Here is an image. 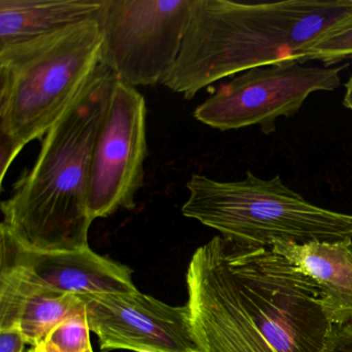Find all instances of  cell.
<instances>
[{
    "label": "cell",
    "instance_id": "5b68a950",
    "mask_svg": "<svg viewBox=\"0 0 352 352\" xmlns=\"http://www.w3.org/2000/svg\"><path fill=\"white\" fill-rule=\"evenodd\" d=\"M187 189L183 215L242 246L352 239V215L313 205L280 176L261 179L247 172L243 180L222 182L193 174Z\"/></svg>",
    "mask_w": 352,
    "mask_h": 352
},
{
    "label": "cell",
    "instance_id": "ffe728a7",
    "mask_svg": "<svg viewBox=\"0 0 352 352\" xmlns=\"http://www.w3.org/2000/svg\"><path fill=\"white\" fill-rule=\"evenodd\" d=\"M28 352H41L40 349H38V346L36 347H30V350H28Z\"/></svg>",
    "mask_w": 352,
    "mask_h": 352
},
{
    "label": "cell",
    "instance_id": "d6986e66",
    "mask_svg": "<svg viewBox=\"0 0 352 352\" xmlns=\"http://www.w3.org/2000/svg\"><path fill=\"white\" fill-rule=\"evenodd\" d=\"M38 349H40L41 352H59L57 351L56 349H54V348L52 347V346L49 345V344L45 343V342H43V343H41L40 345L38 346ZM84 352H94V350H92V347L89 348V349L86 350V351Z\"/></svg>",
    "mask_w": 352,
    "mask_h": 352
},
{
    "label": "cell",
    "instance_id": "7c38bea8",
    "mask_svg": "<svg viewBox=\"0 0 352 352\" xmlns=\"http://www.w3.org/2000/svg\"><path fill=\"white\" fill-rule=\"evenodd\" d=\"M272 248L316 282L323 312L333 325L352 321V239L276 242Z\"/></svg>",
    "mask_w": 352,
    "mask_h": 352
},
{
    "label": "cell",
    "instance_id": "8992f818",
    "mask_svg": "<svg viewBox=\"0 0 352 352\" xmlns=\"http://www.w3.org/2000/svg\"><path fill=\"white\" fill-rule=\"evenodd\" d=\"M195 0H107L100 65L127 85L164 84L176 65Z\"/></svg>",
    "mask_w": 352,
    "mask_h": 352
},
{
    "label": "cell",
    "instance_id": "9c48e42d",
    "mask_svg": "<svg viewBox=\"0 0 352 352\" xmlns=\"http://www.w3.org/2000/svg\"><path fill=\"white\" fill-rule=\"evenodd\" d=\"M81 298L102 352H197L187 305L170 306L139 290Z\"/></svg>",
    "mask_w": 352,
    "mask_h": 352
},
{
    "label": "cell",
    "instance_id": "4fadbf2b",
    "mask_svg": "<svg viewBox=\"0 0 352 352\" xmlns=\"http://www.w3.org/2000/svg\"><path fill=\"white\" fill-rule=\"evenodd\" d=\"M107 0H0V48L88 21H98Z\"/></svg>",
    "mask_w": 352,
    "mask_h": 352
},
{
    "label": "cell",
    "instance_id": "8fae6325",
    "mask_svg": "<svg viewBox=\"0 0 352 352\" xmlns=\"http://www.w3.org/2000/svg\"><path fill=\"white\" fill-rule=\"evenodd\" d=\"M85 311L80 296L46 289L13 270L0 269V331L19 329L32 347L65 319Z\"/></svg>",
    "mask_w": 352,
    "mask_h": 352
},
{
    "label": "cell",
    "instance_id": "5bb4252c",
    "mask_svg": "<svg viewBox=\"0 0 352 352\" xmlns=\"http://www.w3.org/2000/svg\"><path fill=\"white\" fill-rule=\"evenodd\" d=\"M44 342L59 352H84L91 348L86 311L65 319L49 333Z\"/></svg>",
    "mask_w": 352,
    "mask_h": 352
},
{
    "label": "cell",
    "instance_id": "52a82bcc",
    "mask_svg": "<svg viewBox=\"0 0 352 352\" xmlns=\"http://www.w3.org/2000/svg\"><path fill=\"white\" fill-rule=\"evenodd\" d=\"M346 67H305L287 60L243 72L199 104L195 119L222 131L256 125L271 135L278 119L294 116L310 94L338 89Z\"/></svg>",
    "mask_w": 352,
    "mask_h": 352
},
{
    "label": "cell",
    "instance_id": "6da1fadb",
    "mask_svg": "<svg viewBox=\"0 0 352 352\" xmlns=\"http://www.w3.org/2000/svg\"><path fill=\"white\" fill-rule=\"evenodd\" d=\"M186 285L197 352H322L333 327L316 282L272 247L215 236Z\"/></svg>",
    "mask_w": 352,
    "mask_h": 352
},
{
    "label": "cell",
    "instance_id": "9a60e30c",
    "mask_svg": "<svg viewBox=\"0 0 352 352\" xmlns=\"http://www.w3.org/2000/svg\"><path fill=\"white\" fill-rule=\"evenodd\" d=\"M320 61L324 67H333L344 60L352 61V23L331 32L309 50L304 63Z\"/></svg>",
    "mask_w": 352,
    "mask_h": 352
},
{
    "label": "cell",
    "instance_id": "e0dca14e",
    "mask_svg": "<svg viewBox=\"0 0 352 352\" xmlns=\"http://www.w3.org/2000/svg\"><path fill=\"white\" fill-rule=\"evenodd\" d=\"M26 344L28 342L19 329L0 331V352H28Z\"/></svg>",
    "mask_w": 352,
    "mask_h": 352
},
{
    "label": "cell",
    "instance_id": "277c9868",
    "mask_svg": "<svg viewBox=\"0 0 352 352\" xmlns=\"http://www.w3.org/2000/svg\"><path fill=\"white\" fill-rule=\"evenodd\" d=\"M98 21L0 48L1 184L21 150L47 135L100 65Z\"/></svg>",
    "mask_w": 352,
    "mask_h": 352
},
{
    "label": "cell",
    "instance_id": "ba28073f",
    "mask_svg": "<svg viewBox=\"0 0 352 352\" xmlns=\"http://www.w3.org/2000/svg\"><path fill=\"white\" fill-rule=\"evenodd\" d=\"M147 108L137 88L116 80L92 154L89 211L92 219L131 210L144 183L148 154Z\"/></svg>",
    "mask_w": 352,
    "mask_h": 352
},
{
    "label": "cell",
    "instance_id": "ac0fdd59",
    "mask_svg": "<svg viewBox=\"0 0 352 352\" xmlns=\"http://www.w3.org/2000/svg\"><path fill=\"white\" fill-rule=\"evenodd\" d=\"M343 104L345 108L352 111V75L350 76L345 84V96H344Z\"/></svg>",
    "mask_w": 352,
    "mask_h": 352
},
{
    "label": "cell",
    "instance_id": "3957f363",
    "mask_svg": "<svg viewBox=\"0 0 352 352\" xmlns=\"http://www.w3.org/2000/svg\"><path fill=\"white\" fill-rule=\"evenodd\" d=\"M117 78L100 65L79 98L43 140L32 170L1 203V226L40 251L86 248L92 222V154Z\"/></svg>",
    "mask_w": 352,
    "mask_h": 352
},
{
    "label": "cell",
    "instance_id": "30bf717a",
    "mask_svg": "<svg viewBox=\"0 0 352 352\" xmlns=\"http://www.w3.org/2000/svg\"><path fill=\"white\" fill-rule=\"evenodd\" d=\"M0 269L14 270L41 287L80 298L138 290L127 265L98 254L90 246L34 250L20 245L3 226H0Z\"/></svg>",
    "mask_w": 352,
    "mask_h": 352
},
{
    "label": "cell",
    "instance_id": "7a4b0ae2",
    "mask_svg": "<svg viewBox=\"0 0 352 352\" xmlns=\"http://www.w3.org/2000/svg\"><path fill=\"white\" fill-rule=\"evenodd\" d=\"M351 23L352 0H195L178 60L162 85L191 100L249 69L287 60L304 65L316 43Z\"/></svg>",
    "mask_w": 352,
    "mask_h": 352
},
{
    "label": "cell",
    "instance_id": "2e32d148",
    "mask_svg": "<svg viewBox=\"0 0 352 352\" xmlns=\"http://www.w3.org/2000/svg\"><path fill=\"white\" fill-rule=\"evenodd\" d=\"M322 352H352V321L333 325Z\"/></svg>",
    "mask_w": 352,
    "mask_h": 352
}]
</instances>
